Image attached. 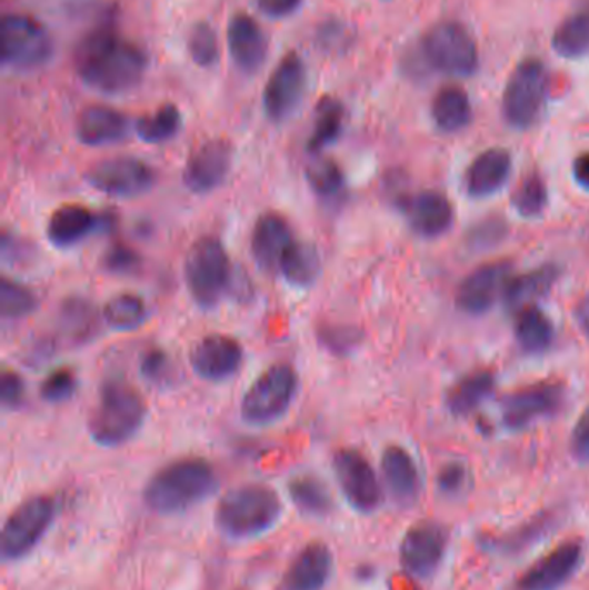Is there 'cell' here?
<instances>
[{
	"instance_id": "obj_1",
	"label": "cell",
	"mask_w": 589,
	"mask_h": 590,
	"mask_svg": "<svg viewBox=\"0 0 589 590\" xmlns=\"http://www.w3.org/2000/svg\"><path fill=\"white\" fill-rule=\"evenodd\" d=\"M148 66V56L139 46L109 28L93 30L74 52L78 77L106 96H120L139 87Z\"/></svg>"
},
{
	"instance_id": "obj_2",
	"label": "cell",
	"mask_w": 589,
	"mask_h": 590,
	"mask_svg": "<svg viewBox=\"0 0 589 590\" xmlns=\"http://www.w3.org/2000/svg\"><path fill=\"white\" fill-rule=\"evenodd\" d=\"M217 486L214 468L206 459H177L152 474L144 501L154 513L179 514L210 498Z\"/></svg>"
},
{
	"instance_id": "obj_3",
	"label": "cell",
	"mask_w": 589,
	"mask_h": 590,
	"mask_svg": "<svg viewBox=\"0 0 589 590\" xmlns=\"http://www.w3.org/2000/svg\"><path fill=\"white\" fill-rule=\"evenodd\" d=\"M146 418L144 396L129 380L111 374L102 382L98 406L90 417V437L102 448H118L136 437Z\"/></svg>"
},
{
	"instance_id": "obj_4",
	"label": "cell",
	"mask_w": 589,
	"mask_h": 590,
	"mask_svg": "<svg viewBox=\"0 0 589 590\" xmlns=\"http://www.w3.org/2000/svg\"><path fill=\"white\" fill-rule=\"evenodd\" d=\"M282 510L276 490L263 483H246L220 499L214 523L230 539H252L270 532L279 523Z\"/></svg>"
},
{
	"instance_id": "obj_5",
	"label": "cell",
	"mask_w": 589,
	"mask_h": 590,
	"mask_svg": "<svg viewBox=\"0 0 589 590\" xmlns=\"http://www.w3.org/2000/svg\"><path fill=\"white\" fill-rule=\"evenodd\" d=\"M186 283L190 298L201 309H214L232 286V262L217 237H202L187 252Z\"/></svg>"
},
{
	"instance_id": "obj_6",
	"label": "cell",
	"mask_w": 589,
	"mask_h": 590,
	"mask_svg": "<svg viewBox=\"0 0 589 590\" xmlns=\"http://www.w3.org/2000/svg\"><path fill=\"white\" fill-rule=\"evenodd\" d=\"M299 379L289 364H273L249 387L241 402V417L246 423H276L288 413L298 396Z\"/></svg>"
},
{
	"instance_id": "obj_7",
	"label": "cell",
	"mask_w": 589,
	"mask_h": 590,
	"mask_svg": "<svg viewBox=\"0 0 589 590\" xmlns=\"http://www.w3.org/2000/svg\"><path fill=\"white\" fill-rule=\"evenodd\" d=\"M548 71L541 59L528 58L517 64L505 87L503 118L516 130H528L538 121L547 101Z\"/></svg>"
},
{
	"instance_id": "obj_8",
	"label": "cell",
	"mask_w": 589,
	"mask_h": 590,
	"mask_svg": "<svg viewBox=\"0 0 589 590\" xmlns=\"http://www.w3.org/2000/svg\"><path fill=\"white\" fill-rule=\"evenodd\" d=\"M420 54L436 71L455 78L470 77L479 62L472 36L455 21H442L427 31Z\"/></svg>"
},
{
	"instance_id": "obj_9",
	"label": "cell",
	"mask_w": 589,
	"mask_h": 590,
	"mask_svg": "<svg viewBox=\"0 0 589 590\" xmlns=\"http://www.w3.org/2000/svg\"><path fill=\"white\" fill-rule=\"evenodd\" d=\"M54 42L46 27L21 14H8L2 20L0 59L14 70H37L51 61Z\"/></svg>"
},
{
	"instance_id": "obj_10",
	"label": "cell",
	"mask_w": 589,
	"mask_h": 590,
	"mask_svg": "<svg viewBox=\"0 0 589 590\" xmlns=\"http://www.w3.org/2000/svg\"><path fill=\"white\" fill-rule=\"evenodd\" d=\"M56 504L47 496L28 499L12 511L0 536L2 560H21L39 544L54 521Z\"/></svg>"
},
{
	"instance_id": "obj_11",
	"label": "cell",
	"mask_w": 589,
	"mask_h": 590,
	"mask_svg": "<svg viewBox=\"0 0 589 590\" xmlns=\"http://www.w3.org/2000/svg\"><path fill=\"white\" fill-rule=\"evenodd\" d=\"M566 402V387L560 382L531 383L522 389L508 393L501 402V420L505 429L520 432L535 424L536 421L555 417Z\"/></svg>"
},
{
	"instance_id": "obj_12",
	"label": "cell",
	"mask_w": 589,
	"mask_h": 590,
	"mask_svg": "<svg viewBox=\"0 0 589 590\" xmlns=\"http://www.w3.org/2000/svg\"><path fill=\"white\" fill-rule=\"evenodd\" d=\"M333 473L346 501L360 513H373L382 504V487L369 459L355 449L333 454Z\"/></svg>"
},
{
	"instance_id": "obj_13",
	"label": "cell",
	"mask_w": 589,
	"mask_h": 590,
	"mask_svg": "<svg viewBox=\"0 0 589 590\" xmlns=\"http://www.w3.org/2000/svg\"><path fill=\"white\" fill-rule=\"evenodd\" d=\"M87 183L106 196L132 199L149 192L156 171L137 158H113L93 164L86 173Z\"/></svg>"
},
{
	"instance_id": "obj_14",
	"label": "cell",
	"mask_w": 589,
	"mask_h": 590,
	"mask_svg": "<svg viewBox=\"0 0 589 590\" xmlns=\"http://www.w3.org/2000/svg\"><path fill=\"white\" fill-rule=\"evenodd\" d=\"M307 89L305 62L296 52L283 56L268 78L263 92V109L268 120L283 123L294 114Z\"/></svg>"
},
{
	"instance_id": "obj_15",
	"label": "cell",
	"mask_w": 589,
	"mask_h": 590,
	"mask_svg": "<svg viewBox=\"0 0 589 590\" xmlns=\"http://www.w3.org/2000/svg\"><path fill=\"white\" fill-rule=\"evenodd\" d=\"M512 277V262L495 261L482 264L467 274L458 286L455 296L457 308L470 317L488 313L492 306L503 299L505 289Z\"/></svg>"
},
{
	"instance_id": "obj_16",
	"label": "cell",
	"mask_w": 589,
	"mask_h": 590,
	"mask_svg": "<svg viewBox=\"0 0 589 590\" xmlns=\"http://www.w3.org/2000/svg\"><path fill=\"white\" fill-rule=\"evenodd\" d=\"M448 548V532L436 521H420L413 524L401 540V567L408 576L417 579L431 577Z\"/></svg>"
},
{
	"instance_id": "obj_17",
	"label": "cell",
	"mask_w": 589,
	"mask_h": 590,
	"mask_svg": "<svg viewBox=\"0 0 589 590\" xmlns=\"http://www.w3.org/2000/svg\"><path fill=\"white\" fill-rule=\"evenodd\" d=\"M232 162L233 147L229 140H208L190 154L183 170V183L199 196L213 192L226 183Z\"/></svg>"
},
{
	"instance_id": "obj_18",
	"label": "cell",
	"mask_w": 589,
	"mask_h": 590,
	"mask_svg": "<svg viewBox=\"0 0 589 590\" xmlns=\"http://www.w3.org/2000/svg\"><path fill=\"white\" fill-rule=\"evenodd\" d=\"M190 367L208 382H223L241 370L244 349L233 337L206 336L190 351Z\"/></svg>"
},
{
	"instance_id": "obj_19",
	"label": "cell",
	"mask_w": 589,
	"mask_h": 590,
	"mask_svg": "<svg viewBox=\"0 0 589 590\" xmlns=\"http://www.w3.org/2000/svg\"><path fill=\"white\" fill-rule=\"evenodd\" d=\"M398 208L403 212L411 230L423 239L445 236L453 227V204L438 190H422L401 197Z\"/></svg>"
},
{
	"instance_id": "obj_20",
	"label": "cell",
	"mask_w": 589,
	"mask_h": 590,
	"mask_svg": "<svg viewBox=\"0 0 589 590\" xmlns=\"http://www.w3.org/2000/svg\"><path fill=\"white\" fill-rule=\"evenodd\" d=\"M582 563V546L578 540L563 542L536 561L517 580L516 590H557L566 586Z\"/></svg>"
},
{
	"instance_id": "obj_21",
	"label": "cell",
	"mask_w": 589,
	"mask_h": 590,
	"mask_svg": "<svg viewBox=\"0 0 589 590\" xmlns=\"http://www.w3.org/2000/svg\"><path fill=\"white\" fill-rule=\"evenodd\" d=\"M294 242L289 221L279 212H267L252 228V258L261 270L276 273L279 271L283 256Z\"/></svg>"
},
{
	"instance_id": "obj_22",
	"label": "cell",
	"mask_w": 589,
	"mask_h": 590,
	"mask_svg": "<svg viewBox=\"0 0 589 590\" xmlns=\"http://www.w3.org/2000/svg\"><path fill=\"white\" fill-rule=\"evenodd\" d=\"M230 56L246 74L257 73L267 61L268 40L260 24L248 14H236L227 31Z\"/></svg>"
},
{
	"instance_id": "obj_23",
	"label": "cell",
	"mask_w": 589,
	"mask_h": 590,
	"mask_svg": "<svg viewBox=\"0 0 589 590\" xmlns=\"http://www.w3.org/2000/svg\"><path fill=\"white\" fill-rule=\"evenodd\" d=\"M510 174H512V156L507 149L492 147L473 159L463 182L470 197L486 199L500 192Z\"/></svg>"
},
{
	"instance_id": "obj_24",
	"label": "cell",
	"mask_w": 589,
	"mask_h": 590,
	"mask_svg": "<svg viewBox=\"0 0 589 590\" xmlns=\"http://www.w3.org/2000/svg\"><path fill=\"white\" fill-rule=\"evenodd\" d=\"M382 477L398 504L411 506L420 496V473L416 459L400 446H389L382 454Z\"/></svg>"
},
{
	"instance_id": "obj_25",
	"label": "cell",
	"mask_w": 589,
	"mask_h": 590,
	"mask_svg": "<svg viewBox=\"0 0 589 590\" xmlns=\"http://www.w3.org/2000/svg\"><path fill=\"white\" fill-rule=\"evenodd\" d=\"M332 552L323 542H310L296 556L286 576L288 590H322L332 576Z\"/></svg>"
},
{
	"instance_id": "obj_26",
	"label": "cell",
	"mask_w": 589,
	"mask_h": 590,
	"mask_svg": "<svg viewBox=\"0 0 589 590\" xmlns=\"http://www.w3.org/2000/svg\"><path fill=\"white\" fill-rule=\"evenodd\" d=\"M129 136V120L117 109L90 106L77 121V137L83 146L102 147Z\"/></svg>"
},
{
	"instance_id": "obj_27",
	"label": "cell",
	"mask_w": 589,
	"mask_h": 590,
	"mask_svg": "<svg viewBox=\"0 0 589 590\" xmlns=\"http://www.w3.org/2000/svg\"><path fill=\"white\" fill-rule=\"evenodd\" d=\"M559 277L560 268L557 264H543L528 273L510 278L503 293L505 306L516 314L529 306H536L539 299L550 293Z\"/></svg>"
},
{
	"instance_id": "obj_28",
	"label": "cell",
	"mask_w": 589,
	"mask_h": 590,
	"mask_svg": "<svg viewBox=\"0 0 589 590\" xmlns=\"http://www.w3.org/2000/svg\"><path fill=\"white\" fill-rule=\"evenodd\" d=\"M98 224V217L86 206H62L52 212L51 220L47 223V237L56 248L67 249L82 242Z\"/></svg>"
},
{
	"instance_id": "obj_29",
	"label": "cell",
	"mask_w": 589,
	"mask_h": 590,
	"mask_svg": "<svg viewBox=\"0 0 589 590\" xmlns=\"http://www.w3.org/2000/svg\"><path fill=\"white\" fill-rule=\"evenodd\" d=\"M495 387L497 379L491 371H473L451 387L446 398V406L453 417H469L491 398Z\"/></svg>"
},
{
	"instance_id": "obj_30",
	"label": "cell",
	"mask_w": 589,
	"mask_h": 590,
	"mask_svg": "<svg viewBox=\"0 0 589 590\" xmlns=\"http://www.w3.org/2000/svg\"><path fill=\"white\" fill-rule=\"evenodd\" d=\"M513 332L519 348L528 354H545L553 346V323L538 306H529L517 313Z\"/></svg>"
},
{
	"instance_id": "obj_31",
	"label": "cell",
	"mask_w": 589,
	"mask_h": 590,
	"mask_svg": "<svg viewBox=\"0 0 589 590\" xmlns=\"http://www.w3.org/2000/svg\"><path fill=\"white\" fill-rule=\"evenodd\" d=\"M432 120L445 133H457L472 121V104L466 90L448 86L436 93L432 101Z\"/></svg>"
},
{
	"instance_id": "obj_32",
	"label": "cell",
	"mask_w": 589,
	"mask_h": 590,
	"mask_svg": "<svg viewBox=\"0 0 589 590\" xmlns=\"http://www.w3.org/2000/svg\"><path fill=\"white\" fill-rule=\"evenodd\" d=\"M322 271V259L318 249L310 242L292 243L280 262L279 273L286 282L298 289H308L317 282Z\"/></svg>"
},
{
	"instance_id": "obj_33",
	"label": "cell",
	"mask_w": 589,
	"mask_h": 590,
	"mask_svg": "<svg viewBox=\"0 0 589 590\" xmlns=\"http://www.w3.org/2000/svg\"><path fill=\"white\" fill-rule=\"evenodd\" d=\"M345 106L338 99L327 96L318 102L313 131L307 143L310 154H320L323 149L338 142L345 128Z\"/></svg>"
},
{
	"instance_id": "obj_34",
	"label": "cell",
	"mask_w": 589,
	"mask_h": 590,
	"mask_svg": "<svg viewBox=\"0 0 589 590\" xmlns=\"http://www.w3.org/2000/svg\"><path fill=\"white\" fill-rule=\"evenodd\" d=\"M62 332L77 343H86L98 336L99 314L86 298H68L59 311Z\"/></svg>"
},
{
	"instance_id": "obj_35",
	"label": "cell",
	"mask_w": 589,
	"mask_h": 590,
	"mask_svg": "<svg viewBox=\"0 0 589 590\" xmlns=\"http://www.w3.org/2000/svg\"><path fill=\"white\" fill-rule=\"evenodd\" d=\"M289 498L302 514L323 518L332 511V496L322 480L313 474H301L289 482Z\"/></svg>"
},
{
	"instance_id": "obj_36",
	"label": "cell",
	"mask_w": 589,
	"mask_h": 590,
	"mask_svg": "<svg viewBox=\"0 0 589 590\" xmlns=\"http://www.w3.org/2000/svg\"><path fill=\"white\" fill-rule=\"evenodd\" d=\"M553 49L567 59H578L589 52V6L570 14L555 31Z\"/></svg>"
},
{
	"instance_id": "obj_37",
	"label": "cell",
	"mask_w": 589,
	"mask_h": 590,
	"mask_svg": "<svg viewBox=\"0 0 589 590\" xmlns=\"http://www.w3.org/2000/svg\"><path fill=\"white\" fill-rule=\"evenodd\" d=\"M106 324L118 332H130L142 327L149 318L148 304L136 293H120L102 309Z\"/></svg>"
},
{
	"instance_id": "obj_38",
	"label": "cell",
	"mask_w": 589,
	"mask_h": 590,
	"mask_svg": "<svg viewBox=\"0 0 589 590\" xmlns=\"http://www.w3.org/2000/svg\"><path fill=\"white\" fill-rule=\"evenodd\" d=\"M182 114L177 106L167 104L158 111L140 118L136 124L137 136L148 143H163L179 133Z\"/></svg>"
},
{
	"instance_id": "obj_39",
	"label": "cell",
	"mask_w": 589,
	"mask_h": 590,
	"mask_svg": "<svg viewBox=\"0 0 589 590\" xmlns=\"http://www.w3.org/2000/svg\"><path fill=\"white\" fill-rule=\"evenodd\" d=\"M307 182L315 196L323 201H338L345 196V171L332 159H320L313 162L307 170Z\"/></svg>"
},
{
	"instance_id": "obj_40",
	"label": "cell",
	"mask_w": 589,
	"mask_h": 590,
	"mask_svg": "<svg viewBox=\"0 0 589 590\" xmlns=\"http://www.w3.org/2000/svg\"><path fill=\"white\" fill-rule=\"evenodd\" d=\"M512 206L519 217L536 220L543 214L548 206V187L539 173H529L520 180L513 190Z\"/></svg>"
},
{
	"instance_id": "obj_41",
	"label": "cell",
	"mask_w": 589,
	"mask_h": 590,
	"mask_svg": "<svg viewBox=\"0 0 589 590\" xmlns=\"http://www.w3.org/2000/svg\"><path fill=\"white\" fill-rule=\"evenodd\" d=\"M39 306L36 292L23 283L11 278H2L0 282V311L4 320H18L28 317Z\"/></svg>"
},
{
	"instance_id": "obj_42",
	"label": "cell",
	"mask_w": 589,
	"mask_h": 590,
	"mask_svg": "<svg viewBox=\"0 0 589 590\" xmlns=\"http://www.w3.org/2000/svg\"><path fill=\"white\" fill-rule=\"evenodd\" d=\"M317 340L330 354L345 358L360 348L363 333L360 332V328L351 324H322L318 327Z\"/></svg>"
},
{
	"instance_id": "obj_43",
	"label": "cell",
	"mask_w": 589,
	"mask_h": 590,
	"mask_svg": "<svg viewBox=\"0 0 589 590\" xmlns=\"http://www.w3.org/2000/svg\"><path fill=\"white\" fill-rule=\"evenodd\" d=\"M187 47H189V54L192 61L201 66V68H211V66L217 64L220 47H218L217 33H214L210 24H196L190 30Z\"/></svg>"
},
{
	"instance_id": "obj_44",
	"label": "cell",
	"mask_w": 589,
	"mask_h": 590,
	"mask_svg": "<svg viewBox=\"0 0 589 590\" xmlns=\"http://www.w3.org/2000/svg\"><path fill=\"white\" fill-rule=\"evenodd\" d=\"M551 524V518L545 514L543 518H536L531 521V524H523L516 532L510 536L501 537V539H489L486 548L498 549V551L517 552V549L526 548V546L532 544L539 536H543L545 530Z\"/></svg>"
},
{
	"instance_id": "obj_45",
	"label": "cell",
	"mask_w": 589,
	"mask_h": 590,
	"mask_svg": "<svg viewBox=\"0 0 589 590\" xmlns=\"http://www.w3.org/2000/svg\"><path fill=\"white\" fill-rule=\"evenodd\" d=\"M77 389L78 379L74 371L70 368H58L47 374V379L40 386V396L51 404H59V402H67L68 399L73 398Z\"/></svg>"
},
{
	"instance_id": "obj_46",
	"label": "cell",
	"mask_w": 589,
	"mask_h": 590,
	"mask_svg": "<svg viewBox=\"0 0 589 590\" xmlns=\"http://www.w3.org/2000/svg\"><path fill=\"white\" fill-rule=\"evenodd\" d=\"M353 31L345 21L329 20L326 23L320 24L317 31V43L322 47L323 51L332 52H346L349 46L353 43Z\"/></svg>"
},
{
	"instance_id": "obj_47",
	"label": "cell",
	"mask_w": 589,
	"mask_h": 590,
	"mask_svg": "<svg viewBox=\"0 0 589 590\" xmlns=\"http://www.w3.org/2000/svg\"><path fill=\"white\" fill-rule=\"evenodd\" d=\"M470 483V473L466 464L460 461H451L445 464L438 473V487L442 494L460 496L466 492Z\"/></svg>"
},
{
	"instance_id": "obj_48",
	"label": "cell",
	"mask_w": 589,
	"mask_h": 590,
	"mask_svg": "<svg viewBox=\"0 0 589 590\" xmlns=\"http://www.w3.org/2000/svg\"><path fill=\"white\" fill-rule=\"evenodd\" d=\"M102 264L111 273H132L140 267V256L139 252L133 251L132 248L124 246V243H114L106 251Z\"/></svg>"
},
{
	"instance_id": "obj_49",
	"label": "cell",
	"mask_w": 589,
	"mask_h": 590,
	"mask_svg": "<svg viewBox=\"0 0 589 590\" xmlns=\"http://www.w3.org/2000/svg\"><path fill=\"white\" fill-rule=\"evenodd\" d=\"M27 398V386L20 373L4 370L0 377V402L6 409H18Z\"/></svg>"
},
{
	"instance_id": "obj_50",
	"label": "cell",
	"mask_w": 589,
	"mask_h": 590,
	"mask_svg": "<svg viewBox=\"0 0 589 590\" xmlns=\"http://www.w3.org/2000/svg\"><path fill=\"white\" fill-rule=\"evenodd\" d=\"M507 232V223L498 218H489L482 223L476 224L470 233L469 242L473 248H492L495 243L501 242Z\"/></svg>"
},
{
	"instance_id": "obj_51",
	"label": "cell",
	"mask_w": 589,
	"mask_h": 590,
	"mask_svg": "<svg viewBox=\"0 0 589 590\" xmlns=\"http://www.w3.org/2000/svg\"><path fill=\"white\" fill-rule=\"evenodd\" d=\"M570 452L579 463H589V406L582 411L570 436Z\"/></svg>"
},
{
	"instance_id": "obj_52",
	"label": "cell",
	"mask_w": 589,
	"mask_h": 590,
	"mask_svg": "<svg viewBox=\"0 0 589 590\" xmlns=\"http://www.w3.org/2000/svg\"><path fill=\"white\" fill-rule=\"evenodd\" d=\"M167 370L168 356L163 349H151V351L146 352L144 358L140 361V374L146 380H151V382L163 380Z\"/></svg>"
},
{
	"instance_id": "obj_53",
	"label": "cell",
	"mask_w": 589,
	"mask_h": 590,
	"mask_svg": "<svg viewBox=\"0 0 589 590\" xmlns=\"http://www.w3.org/2000/svg\"><path fill=\"white\" fill-rule=\"evenodd\" d=\"M258 9L270 18H283L292 14L301 6L302 0H254Z\"/></svg>"
},
{
	"instance_id": "obj_54",
	"label": "cell",
	"mask_w": 589,
	"mask_h": 590,
	"mask_svg": "<svg viewBox=\"0 0 589 590\" xmlns=\"http://www.w3.org/2000/svg\"><path fill=\"white\" fill-rule=\"evenodd\" d=\"M572 177L581 189L589 190V151L582 152L572 162Z\"/></svg>"
},
{
	"instance_id": "obj_55",
	"label": "cell",
	"mask_w": 589,
	"mask_h": 590,
	"mask_svg": "<svg viewBox=\"0 0 589 590\" xmlns=\"http://www.w3.org/2000/svg\"><path fill=\"white\" fill-rule=\"evenodd\" d=\"M575 318L576 321H578L582 333L589 339V296L582 298L581 301L578 302V306H576Z\"/></svg>"
}]
</instances>
